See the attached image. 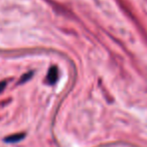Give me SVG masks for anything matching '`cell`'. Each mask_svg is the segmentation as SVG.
I'll list each match as a JSON object with an SVG mask.
<instances>
[{"instance_id": "1", "label": "cell", "mask_w": 147, "mask_h": 147, "mask_svg": "<svg viewBox=\"0 0 147 147\" xmlns=\"http://www.w3.org/2000/svg\"><path fill=\"white\" fill-rule=\"evenodd\" d=\"M57 77H59V71H57V66H53V67H51L49 73H47L46 81L49 84H53L57 80Z\"/></svg>"}, {"instance_id": "2", "label": "cell", "mask_w": 147, "mask_h": 147, "mask_svg": "<svg viewBox=\"0 0 147 147\" xmlns=\"http://www.w3.org/2000/svg\"><path fill=\"white\" fill-rule=\"evenodd\" d=\"M25 137V133H16V134H13V135H10V136H7V137L4 138V140H5V142H9V143H11V142H18L20 141L21 139H23V138Z\"/></svg>"}, {"instance_id": "3", "label": "cell", "mask_w": 147, "mask_h": 147, "mask_svg": "<svg viewBox=\"0 0 147 147\" xmlns=\"http://www.w3.org/2000/svg\"><path fill=\"white\" fill-rule=\"evenodd\" d=\"M32 76V72H28V73H26V74H24L23 76H22L21 77V79L19 80V82H18V83H24V82H26L27 81L28 79H29L30 77H31Z\"/></svg>"}, {"instance_id": "4", "label": "cell", "mask_w": 147, "mask_h": 147, "mask_svg": "<svg viewBox=\"0 0 147 147\" xmlns=\"http://www.w3.org/2000/svg\"><path fill=\"white\" fill-rule=\"evenodd\" d=\"M10 100H11V99H4V100L0 101V108H3L4 106H6V105L10 102Z\"/></svg>"}, {"instance_id": "5", "label": "cell", "mask_w": 147, "mask_h": 147, "mask_svg": "<svg viewBox=\"0 0 147 147\" xmlns=\"http://www.w3.org/2000/svg\"><path fill=\"white\" fill-rule=\"evenodd\" d=\"M6 85H7V81H6V80H3V81L0 82V93L3 92V90L5 89Z\"/></svg>"}]
</instances>
